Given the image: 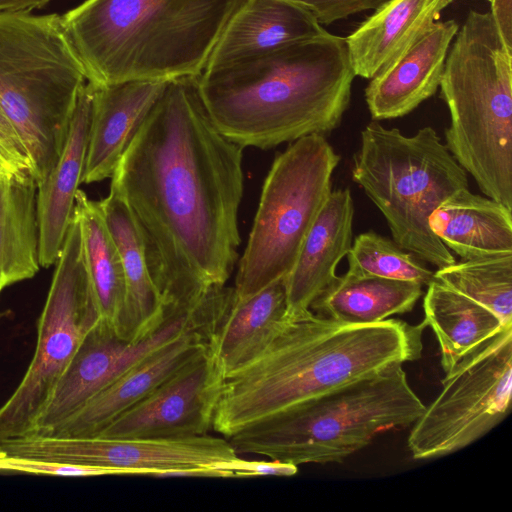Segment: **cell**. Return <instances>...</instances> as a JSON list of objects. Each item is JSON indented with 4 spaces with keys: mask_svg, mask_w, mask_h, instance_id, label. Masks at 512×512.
<instances>
[{
    "mask_svg": "<svg viewBox=\"0 0 512 512\" xmlns=\"http://www.w3.org/2000/svg\"><path fill=\"white\" fill-rule=\"evenodd\" d=\"M91 101L92 86L87 81L80 92L59 155L46 176L37 183L41 267L55 264L73 219L86 159Z\"/></svg>",
    "mask_w": 512,
    "mask_h": 512,
    "instance_id": "19",
    "label": "cell"
},
{
    "mask_svg": "<svg viewBox=\"0 0 512 512\" xmlns=\"http://www.w3.org/2000/svg\"><path fill=\"white\" fill-rule=\"evenodd\" d=\"M217 467L226 470L231 477L248 476H293L298 472V466L278 460H248L239 456L219 464Z\"/></svg>",
    "mask_w": 512,
    "mask_h": 512,
    "instance_id": "33",
    "label": "cell"
},
{
    "mask_svg": "<svg viewBox=\"0 0 512 512\" xmlns=\"http://www.w3.org/2000/svg\"><path fill=\"white\" fill-rule=\"evenodd\" d=\"M0 471L55 476L126 475L124 471L119 469L76 465L45 459L15 457L6 454L0 457Z\"/></svg>",
    "mask_w": 512,
    "mask_h": 512,
    "instance_id": "31",
    "label": "cell"
},
{
    "mask_svg": "<svg viewBox=\"0 0 512 512\" xmlns=\"http://www.w3.org/2000/svg\"><path fill=\"white\" fill-rule=\"evenodd\" d=\"M434 277L512 324V254L455 261Z\"/></svg>",
    "mask_w": 512,
    "mask_h": 512,
    "instance_id": "29",
    "label": "cell"
},
{
    "mask_svg": "<svg viewBox=\"0 0 512 512\" xmlns=\"http://www.w3.org/2000/svg\"><path fill=\"white\" fill-rule=\"evenodd\" d=\"M243 147L210 118L197 77L166 87L112 177L140 232L168 309H189L225 285L238 260Z\"/></svg>",
    "mask_w": 512,
    "mask_h": 512,
    "instance_id": "1",
    "label": "cell"
},
{
    "mask_svg": "<svg viewBox=\"0 0 512 512\" xmlns=\"http://www.w3.org/2000/svg\"><path fill=\"white\" fill-rule=\"evenodd\" d=\"M352 178L380 210L392 239L438 269L456 260L432 232L430 215L468 188L466 171L430 126L405 136L373 121L361 131Z\"/></svg>",
    "mask_w": 512,
    "mask_h": 512,
    "instance_id": "8",
    "label": "cell"
},
{
    "mask_svg": "<svg viewBox=\"0 0 512 512\" xmlns=\"http://www.w3.org/2000/svg\"><path fill=\"white\" fill-rule=\"evenodd\" d=\"M429 226L462 260L512 254V210L468 188L437 207Z\"/></svg>",
    "mask_w": 512,
    "mask_h": 512,
    "instance_id": "24",
    "label": "cell"
},
{
    "mask_svg": "<svg viewBox=\"0 0 512 512\" xmlns=\"http://www.w3.org/2000/svg\"><path fill=\"white\" fill-rule=\"evenodd\" d=\"M50 0H0V13L2 12H31L44 7Z\"/></svg>",
    "mask_w": 512,
    "mask_h": 512,
    "instance_id": "35",
    "label": "cell"
},
{
    "mask_svg": "<svg viewBox=\"0 0 512 512\" xmlns=\"http://www.w3.org/2000/svg\"><path fill=\"white\" fill-rule=\"evenodd\" d=\"M490 4L494 1V0H487Z\"/></svg>",
    "mask_w": 512,
    "mask_h": 512,
    "instance_id": "38",
    "label": "cell"
},
{
    "mask_svg": "<svg viewBox=\"0 0 512 512\" xmlns=\"http://www.w3.org/2000/svg\"><path fill=\"white\" fill-rule=\"evenodd\" d=\"M309 10L322 24H332L351 15L375 10L387 0H290Z\"/></svg>",
    "mask_w": 512,
    "mask_h": 512,
    "instance_id": "32",
    "label": "cell"
},
{
    "mask_svg": "<svg viewBox=\"0 0 512 512\" xmlns=\"http://www.w3.org/2000/svg\"><path fill=\"white\" fill-rule=\"evenodd\" d=\"M0 154L16 173L30 172L31 164L26 149L5 115L1 104Z\"/></svg>",
    "mask_w": 512,
    "mask_h": 512,
    "instance_id": "34",
    "label": "cell"
},
{
    "mask_svg": "<svg viewBox=\"0 0 512 512\" xmlns=\"http://www.w3.org/2000/svg\"><path fill=\"white\" fill-rule=\"evenodd\" d=\"M74 215L78 219L83 256L100 319L116 331L126 294L121 258L105 222L99 201L78 190Z\"/></svg>",
    "mask_w": 512,
    "mask_h": 512,
    "instance_id": "28",
    "label": "cell"
},
{
    "mask_svg": "<svg viewBox=\"0 0 512 512\" xmlns=\"http://www.w3.org/2000/svg\"><path fill=\"white\" fill-rule=\"evenodd\" d=\"M3 455H5V452H4V450H3V448H2V446L0 444V457L3 456Z\"/></svg>",
    "mask_w": 512,
    "mask_h": 512,
    "instance_id": "37",
    "label": "cell"
},
{
    "mask_svg": "<svg viewBox=\"0 0 512 512\" xmlns=\"http://www.w3.org/2000/svg\"><path fill=\"white\" fill-rule=\"evenodd\" d=\"M246 0H85L61 16L87 81L197 77Z\"/></svg>",
    "mask_w": 512,
    "mask_h": 512,
    "instance_id": "4",
    "label": "cell"
},
{
    "mask_svg": "<svg viewBox=\"0 0 512 512\" xmlns=\"http://www.w3.org/2000/svg\"><path fill=\"white\" fill-rule=\"evenodd\" d=\"M12 174H16V172L11 168V166L0 154V179L8 177Z\"/></svg>",
    "mask_w": 512,
    "mask_h": 512,
    "instance_id": "36",
    "label": "cell"
},
{
    "mask_svg": "<svg viewBox=\"0 0 512 512\" xmlns=\"http://www.w3.org/2000/svg\"><path fill=\"white\" fill-rule=\"evenodd\" d=\"M224 378L221 366L208 348L97 436L173 439L208 434Z\"/></svg>",
    "mask_w": 512,
    "mask_h": 512,
    "instance_id": "14",
    "label": "cell"
},
{
    "mask_svg": "<svg viewBox=\"0 0 512 512\" xmlns=\"http://www.w3.org/2000/svg\"><path fill=\"white\" fill-rule=\"evenodd\" d=\"M284 279L245 298L234 287L219 290L201 334L225 376L259 356L276 334L287 313Z\"/></svg>",
    "mask_w": 512,
    "mask_h": 512,
    "instance_id": "15",
    "label": "cell"
},
{
    "mask_svg": "<svg viewBox=\"0 0 512 512\" xmlns=\"http://www.w3.org/2000/svg\"><path fill=\"white\" fill-rule=\"evenodd\" d=\"M195 306L188 310H169L158 329L137 341L121 338L111 325L100 319L86 334L31 434H52L69 416L131 367L185 332L197 331Z\"/></svg>",
    "mask_w": 512,
    "mask_h": 512,
    "instance_id": "13",
    "label": "cell"
},
{
    "mask_svg": "<svg viewBox=\"0 0 512 512\" xmlns=\"http://www.w3.org/2000/svg\"><path fill=\"white\" fill-rule=\"evenodd\" d=\"M454 0H387L346 43L355 76L371 79L438 21Z\"/></svg>",
    "mask_w": 512,
    "mask_h": 512,
    "instance_id": "23",
    "label": "cell"
},
{
    "mask_svg": "<svg viewBox=\"0 0 512 512\" xmlns=\"http://www.w3.org/2000/svg\"><path fill=\"white\" fill-rule=\"evenodd\" d=\"M511 398L509 324L445 373L442 390L412 425V458L434 459L471 445L507 417Z\"/></svg>",
    "mask_w": 512,
    "mask_h": 512,
    "instance_id": "11",
    "label": "cell"
},
{
    "mask_svg": "<svg viewBox=\"0 0 512 512\" xmlns=\"http://www.w3.org/2000/svg\"><path fill=\"white\" fill-rule=\"evenodd\" d=\"M208 349L191 329L161 347L104 388L69 416L50 435L94 437L115 418L150 394L169 376Z\"/></svg>",
    "mask_w": 512,
    "mask_h": 512,
    "instance_id": "18",
    "label": "cell"
},
{
    "mask_svg": "<svg viewBox=\"0 0 512 512\" xmlns=\"http://www.w3.org/2000/svg\"><path fill=\"white\" fill-rule=\"evenodd\" d=\"M1 316H2V315L0 314V318H1Z\"/></svg>",
    "mask_w": 512,
    "mask_h": 512,
    "instance_id": "40",
    "label": "cell"
},
{
    "mask_svg": "<svg viewBox=\"0 0 512 512\" xmlns=\"http://www.w3.org/2000/svg\"><path fill=\"white\" fill-rule=\"evenodd\" d=\"M30 172L0 179V286L30 279L41 267L36 206Z\"/></svg>",
    "mask_w": 512,
    "mask_h": 512,
    "instance_id": "27",
    "label": "cell"
},
{
    "mask_svg": "<svg viewBox=\"0 0 512 512\" xmlns=\"http://www.w3.org/2000/svg\"><path fill=\"white\" fill-rule=\"evenodd\" d=\"M425 321L343 324L311 310L286 315L254 360L227 374L212 429L225 438L306 401L418 360Z\"/></svg>",
    "mask_w": 512,
    "mask_h": 512,
    "instance_id": "2",
    "label": "cell"
},
{
    "mask_svg": "<svg viewBox=\"0 0 512 512\" xmlns=\"http://www.w3.org/2000/svg\"><path fill=\"white\" fill-rule=\"evenodd\" d=\"M100 320L73 215L37 323L35 352L18 387L0 407V441L33 432L38 416L83 339Z\"/></svg>",
    "mask_w": 512,
    "mask_h": 512,
    "instance_id": "10",
    "label": "cell"
},
{
    "mask_svg": "<svg viewBox=\"0 0 512 512\" xmlns=\"http://www.w3.org/2000/svg\"><path fill=\"white\" fill-rule=\"evenodd\" d=\"M427 287L423 320L435 334L447 373L506 325L492 311L436 278Z\"/></svg>",
    "mask_w": 512,
    "mask_h": 512,
    "instance_id": "26",
    "label": "cell"
},
{
    "mask_svg": "<svg viewBox=\"0 0 512 512\" xmlns=\"http://www.w3.org/2000/svg\"><path fill=\"white\" fill-rule=\"evenodd\" d=\"M6 455L119 469L126 475L163 474L216 465L238 456L225 437L157 438L60 437L28 434L0 441Z\"/></svg>",
    "mask_w": 512,
    "mask_h": 512,
    "instance_id": "12",
    "label": "cell"
},
{
    "mask_svg": "<svg viewBox=\"0 0 512 512\" xmlns=\"http://www.w3.org/2000/svg\"><path fill=\"white\" fill-rule=\"evenodd\" d=\"M421 295L417 282L347 271L313 301L310 310L343 324L366 325L411 311Z\"/></svg>",
    "mask_w": 512,
    "mask_h": 512,
    "instance_id": "25",
    "label": "cell"
},
{
    "mask_svg": "<svg viewBox=\"0 0 512 512\" xmlns=\"http://www.w3.org/2000/svg\"><path fill=\"white\" fill-rule=\"evenodd\" d=\"M99 205L125 276V302L116 333L125 340L137 341L162 325L167 308L150 276L143 241L125 200L110 186L109 194Z\"/></svg>",
    "mask_w": 512,
    "mask_h": 512,
    "instance_id": "22",
    "label": "cell"
},
{
    "mask_svg": "<svg viewBox=\"0 0 512 512\" xmlns=\"http://www.w3.org/2000/svg\"><path fill=\"white\" fill-rule=\"evenodd\" d=\"M339 161L340 155L319 134L293 141L275 157L238 263L237 298L251 296L290 272L332 191Z\"/></svg>",
    "mask_w": 512,
    "mask_h": 512,
    "instance_id": "9",
    "label": "cell"
},
{
    "mask_svg": "<svg viewBox=\"0 0 512 512\" xmlns=\"http://www.w3.org/2000/svg\"><path fill=\"white\" fill-rule=\"evenodd\" d=\"M168 81L92 83L91 117L82 183L111 178L123 153Z\"/></svg>",
    "mask_w": 512,
    "mask_h": 512,
    "instance_id": "17",
    "label": "cell"
},
{
    "mask_svg": "<svg viewBox=\"0 0 512 512\" xmlns=\"http://www.w3.org/2000/svg\"><path fill=\"white\" fill-rule=\"evenodd\" d=\"M459 27L453 19L437 21L371 78L365 101L374 121L405 116L436 93Z\"/></svg>",
    "mask_w": 512,
    "mask_h": 512,
    "instance_id": "16",
    "label": "cell"
},
{
    "mask_svg": "<svg viewBox=\"0 0 512 512\" xmlns=\"http://www.w3.org/2000/svg\"><path fill=\"white\" fill-rule=\"evenodd\" d=\"M346 257L347 271L357 275L412 281L422 286L435 278L434 271L416 255L374 231L357 235Z\"/></svg>",
    "mask_w": 512,
    "mask_h": 512,
    "instance_id": "30",
    "label": "cell"
},
{
    "mask_svg": "<svg viewBox=\"0 0 512 512\" xmlns=\"http://www.w3.org/2000/svg\"><path fill=\"white\" fill-rule=\"evenodd\" d=\"M354 78L346 38L325 31L204 70L198 89L224 136L243 148L270 149L335 130Z\"/></svg>",
    "mask_w": 512,
    "mask_h": 512,
    "instance_id": "3",
    "label": "cell"
},
{
    "mask_svg": "<svg viewBox=\"0 0 512 512\" xmlns=\"http://www.w3.org/2000/svg\"><path fill=\"white\" fill-rule=\"evenodd\" d=\"M86 82L61 16L0 13V104L36 183L59 155Z\"/></svg>",
    "mask_w": 512,
    "mask_h": 512,
    "instance_id": "7",
    "label": "cell"
},
{
    "mask_svg": "<svg viewBox=\"0 0 512 512\" xmlns=\"http://www.w3.org/2000/svg\"><path fill=\"white\" fill-rule=\"evenodd\" d=\"M354 202L348 188L331 191L285 277L287 313L310 310L313 301L336 279V268L353 239Z\"/></svg>",
    "mask_w": 512,
    "mask_h": 512,
    "instance_id": "20",
    "label": "cell"
},
{
    "mask_svg": "<svg viewBox=\"0 0 512 512\" xmlns=\"http://www.w3.org/2000/svg\"><path fill=\"white\" fill-rule=\"evenodd\" d=\"M3 289H4V288H3L2 286H0V293H1V291H2Z\"/></svg>",
    "mask_w": 512,
    "mask_h": 512,
    "instance_id": "39",
    "label": "cell"
},
{
    "mask_svg": "<svg viewBox=\"0 0 512 512\" xmlns=\"http://www.w3.org/2000/svg\"><path fill=\"white\" fill-rule=\"evenodd\" d=\"M445 146L482 193L512 210V45L489 12L470 10L439 84Z\"/></svg>",
    "mask_w": 512,
    "mask_h": 512,
    "instance_id": "5",
    "label": "cell"
},
{
    "mask_svg": "<svg viewBox=\"0 0 512 512\" xmlns=\"http://www.w3.org/2000/svg\"><path fill=\"white\" fill-rule=\"evenodd\" d=\"M326 30L303 6L290 0H246L229 21L204 70L219 68Z\"/></svg>",
    "mask_w": 512,
    "mask_h": 512,
    "instance_id": "21",
    "label": "cell"
},
{
    "mask_svg": "<svg viewBox=\"0 0 512 512\" xmlns=\"http://www.w3.org/2000/svg\"><path fill=\"white\" fill-rule=\"evenodd\" d=\"M398 364L264 418L227 438L240 454L294 465L340 463L425 410Z\"/></svg>",
    "mask_w": 512,
    "mask_h": 512,
    "instance_id": "6",
    "label": "cell"
}]
</instances>
